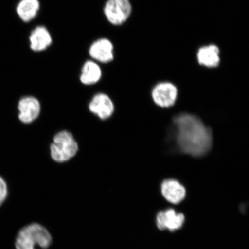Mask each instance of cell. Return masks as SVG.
<instances>
[{"instance_id":"1","label":"cell","mask_w":249,"mask_h":249,"mask_svg":"<svg viewBox=\"0 0 249 249\" xmlns=\"http://www.w3.org/2000/svg\"><path fill=\"white\" fill-rule=\"evenodd\" d=\"M176 129V142L180 150L193 157L207 154L213 145L210 129L194 115L182 114L173 120Z\"/></svg>"},{"instance_id":"10","label":"cell","mask_w":249,"mask_h":249,"mask_svg":"<svg viewBox=\"0 0 249 249\" xmlns=\"http://www.w3.org/2000/svg\"><path fill=\"white\" fill-rule=\"evenodd\" d=\"M161 192L167 201L174 204L182 202L186 196V189L181 183L175 179H166L161 183Z\"/></svg>"},{"instance_id":"4","label":"cell","mask_w":249,"mask_h":249,"mask_svg":"<svg viewBox=\"0 0 249 249\" xmlns=\"http://www.w3.org/2000/svg\"><path fill=\"white\" fill-rule=\"evenodd\" d=\"M104 11L109 23L114 26H120L128 20L132 7L130 0H107Z\"/></svg>"},{"instance_id":"2","label":"cell","mask_w":249,"mask_h":249,"mask_svg":"<svg viewBox=\"0 0 249 249\" xmlns=\"http://www.w3.org/2000/svg\"><path fill=\"white\" fill-rule=\"evenodd\" d=\"M51 233L45 227L38 223H32L20 230L16 239L17 249H36L38 246L46 249L51 245Z\"/></svg>"},{"instance_id":"12","label":"cell","mask_w":249,"mask_h":249,"mask_svg":"<svg viewBox=\"0 0 249 249\" xmlns=\"http://www.w3.org/2000/svg\"><path fill=\"white\" fill-rule=\"evenodd\" d=\"M39 9V0H20L16 10L18 18L23 22L29 23L36 18Z\"/></svg>"},{"instance_id":"14","label":"cell","mask_w":249,"mask_h":249,"mask_svg":"<svg viewBox=\"0 0 249 249\" xmlns=\"http://www.w3.org/2000/svg\"><path fill=\"white\" fill-rule=\"evenodd\" d=\"M199 63L204 66L213 68L219 64V50L216 46L210 45L202 47L198 52Z\"/></svg>"},{"instance_id":"8","label":"cell","mask_w":249,"mask_h":249,"mask_svg":"<svg viewBox=\"0 0 249 249\" xmlns=\"http://www.w3.org/2000/svg\"><path fill=\"white\" fill-rule=\"evenodd\" d=\"M184 214L177 213L173 209L160 211L157 216V225L160 230L176 231L181 228L185 222Z\"/></svg>"},{"instance_id":"5","label":"cell","mask_w":249,"mask_h":249,"mask_svg":"<svg viewBox=\"0 0 249 249\" xmlns=\"http://www.w3.org/2000/svg\"><path fill=\"white\" fill-rule=\"evenodd\" d=\"M18 118L20 122L30 124L38 118L41 111V105L38 99L33 96L21 98L18 102Z\"/></svg>"},{"instance_id":"11","label":"cell","mask_w":249,"mask_h":249,"mask_svg":"<svg viewBox=\"0 0 249 249\" xmlns=\"http://www.w3.org/2000/svg\"><path fill=\"white\" fill-rule=\"evenodd\" d=\"M30 47L33 51L40 52L45 51L52 43V37L47 28L37 26L30 34Z\"/></svg>"},{"instance_id":"7","label":"cell","mask_w":249,"mask_h":249,"mask_svg":"<svg viewBox=\"0 0 249 249\" xmlns=\"http://www.w3.org/2000/svg\"><path fill=\"white\" fill-rule=\"evenodd\" d=\"M90 112L98 116L101 120H105L111 117L114 111L113 101L104 93H99L93 96L89 105Z\"/></svg>"},{"instance_id":"6","label":"cell","mask_w":249,"mask_h":249,"mask_svg":"<svg viewBox=\"0 0 249 249\" xmlns=\"http://www.w3.org/2000/svg\"><path fill=\"white\" fill-rule=\"evenodd\" d=\"M176 87L170 83L163 82L158 84L152 91L154 102L161 107H169L175 104L177 97Z\"/></svg>"},{"instance_id":"3","label":"cell","mask_w":249,"mask_h":249,"mask_svg":"<svg viewBox=\"0 0 249 249\" xmlns=\"http://www.w3.org/2000/svg\"><path fill=\"white\" fill-rule=\"evenodd\" d=\"M50 149L53 160L64 163L75 157L79 145L72 134L67 130H62L54 136Z\"/></svg>"},{"instance_id":"15","label":"cell","mask_w":249,"mask_h":249,"mask_svg":"<svg viewBox=\"0 0 249 249\" xmlns=\"http://www.w3.org/2000/svg\"><path fill=\"white\" fill-rule=\"evenodd\" d=\"M8 195V186L5 179L0 176V206L4 203Z\"/></svg>"},{"instance_id":"9","label":"cell","mask_w":249,"mask_h":249,"mask_svg":"<svg viewBox=\"0 0 249 249\" xmlns=\"http://www.w3.org/2000/svg\"><path fill=\"white\" fill-rule=\"evenodd\" d=\"M89 54L93 60L107 64L113 60L114 46L107 38H101L92 43L89 49Z\"/></svg>"},{"instance_id":"13","label":"cell","mask_w":249,"mask_h":249,"mask_svg":"<svg viewBox=\"0 0 249 249\" xmlns=\"http://www.w3.org/2000/svg\"><path fill=\"white\" fill-rule=\"evenodd\" d=\"M102 75V70L99 65L94 61H87L84 64L80 80L83 85L91 86L97 83Z\"/></svg>"}]
</instances>
